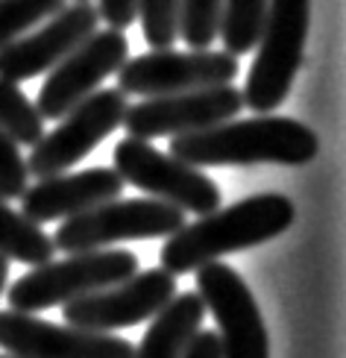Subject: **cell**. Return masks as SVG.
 I'll use <instances>...</instances> for the list:
<instances>
[{
  "label": "cell",
  "mask_w": 346,
  "mask_h": 358,
  "mask_svg": "<svg viewBox=\"0 0 346 358\" xmlns=\"http://www.w3.org/2000/svg\"><path fill=\"white\" fill-rule=\"evenodd\" d=\"M296 220V208L284 194H255L226 208H215L200 220L176 229L161 247V271L194 273L208 262H220L229 252H240L279 238Z\"/></svg>",
  "instance_id": "obj_1"
},
{
  "label": "cell",
  "mask_w": 346,
  "mask_h": 358,
  "mask_svg": "<svg viewBox=\"0 0 346 358\" xmlns=\"http://www.w3.org/2000/svg\"><path fill=\"white\" fill-rule=\"evenodd\" d=\"M171 156L194 168L217 165H308L320 153V138L311 127L279 115L247 121H223L200 132L171 138Z\"/></svg>",
  "instance_id": "obj_2"
},
{
  "label": "cell",
  "mask_w": 346,
  "mask_h": 358,
  "mask_svg": "<svg viewBox=\"0 0 346 358\" xmlns=\"http://www.w3.org/2000/svg\"><path fill=\"white\" fill-rule=\"evenodd\" d=\"M311 24V0H270L267 18L259 36L247 85L240 88L250 112L270 115L288 97L294 77L303 65L305 38Z\"/></svg>",
  "instance_id": "obj_3"
},
{
  "label": "cell",
  "mask_w": 346,
  "mask_h": 358,
  "mask_svg": "<svg viewBox=\"0 0 346 358\" xmlns=\"http://www.w3.org/2000/svg\"><path fill=\"white\" fill-rule=\"evenodd\" d=\"M138 256L129 250H85L71 252L62 262H44L24 273L6 291L12 311L36 315V311L65 306L92 291L112 288L117 282L138 273Z\"/></svg>",
  "instance_id": "obj_4"
},
{
  "label": "cell",
  "mask_w": 346,
  "mask_h": 358,
  "mask_svg": "<svg viewBox=\"0 0 346 358\" xmlns=\"http://www.w3.org/2000/svg\"><path fill=\"white\" fill-rule=\"evenodd\" d=\"M185 227V212L156 197L109 200L82 215L62 220L53 235V247L62 252L109 250L117 241H150V238H171Z\"/></svg>",
  "instance_id": "obj_5"
},
{
  "label": "cell",
  "mask_w": 346,
  "mask_h": 358,
  "mask_svg": "<svg viewBox=\"0 0 346 358\" xmlns=\"http://www.w3.org/2000/svg\"><path fill=\"white\" fill-rule=\"evenodd\" d=\"M115 173L124 179V185H135L147 191L150 197L171 203L182 212L208 215L220 208V188L203 168L185 165L182 159L156 150L150 141L124 138L115 147Z\"/></svg>",
  "instance_id": "obj_6"
},
{
  "label": "cell",
  "mask_w": 346,
  "mask_h": 358,
  "mask_svg": "<svg viewBox=\"0 0 346 358\" xmlns=\"http://www.w3.org/2000/svg\"><path fill=\"white\" fill-rule=\"evenodd\" d=\"M127 106V94L117 88H97L94 94H88L68 115L59 117L53 132H44L38 144H33V153L27 156L29 176L48 179L68 173V168L82 162L103 138L124 124Z\"/></svg>",
  "instance_id": "obj_7"
},
{
  "label": "cell",
  "mask_w": 346,
  "mask_h": 358,
  "mask_svg": "<svg viewBox=\"0 0 346 358\" xmlns=\"http://www.w3.org/2000/svg\"><path fill=\"white\" fill-rule=\"evenodd\" d=\"M238 56L226 50H188L173 48L150 50L144 56L127 59L117 71V92L138 97H161L194 92V88L229 85L238 77Z\"/></svg>",
  "instance_id": "obj_8"
},
{
  "label": "cell",
  "mask_w": 346,
  "mask_h": 358,
  "mask_svg": "<svg viewBox=\"0 0 346 358\" xmlns=\"http://www.w3.org/2000/svg\"><path fill=\"white\" fill-rule=\"evenodd\" d=\"M197 294L217 320L223 358H270V338L259 303L235 267L223 262L197 267Z\"/></svg>",
  "instance_id": "obj_9"
},
{
  "label": "cell",
  "mask_w": 346,
  "mask_h": 358,
  "mask_svg": "<svg viewBox=\"0 0 346 358\" xmlns=\"http://www.w3.org/2000/svg\"><path fill=\"white\" fill-rule=\"evenodd\" d=\"M176 296L173 273L153 267V271H138L129 279L117 282L112 288L92 291L77 296L62 306V315L68 326L92 332H115L127 326L153 320L159 311Z\"/></svg>",
  "instance_id": "obj_10"
},
{
  "label": "cell",
  "mask_w": 346,
  "mask_h": 358,
  "mask_svg": "<svg viewBox=\"0 0 346 358\" xmlns=\"http://www.w3.org/2000/svg\"><path fill=\"white\" fill-rule=\"evenodd\" d=\"M129 59V38L124 29H103L92 33L80 48H73L62 62L48 71L36 109L44 121H59L88 94H94L103 80L120 71Z\"/></svg>",
  "instance_id": "obj_11"
},
{
  "label": "cell",
  "mask_w": 346,
  "mask_h": 358,
  "mask_svg": "<svg viewBox=\"0 0 346 358\" xmlns=\"http://www.w3.org/2000/svg\"><path fill=\"white\" fill-rule=\"evenodd\" d=\"M244 109L240 88L212 85V88H194V92L147 97L135 106H127L124 124L129 138H161V136H185V132H200L208 127H217Z\"/></svg>",
  "instance_id": "obj_12"
},
{
  "label": "cell",
  "mask_w": 346,
  "mask_h": 358,
  "mask_svg": "<svg viewBox=\"0 0 346 358\" xmlns=\"http://www.w3.org/2000/svg\"><path fill=\"white\" fill-rule=\"evenodd\" d=\"M97 6L88 0H73L71 6L59 9L53 18L9 41L6 48H0V80L24 83L38 77V73H48L73 48H80L88 36L97 33Z\"/></svg>",
  "instance_id": "obj_13"
},
{
  "label": "cell",
  "mask_w": 346,
  "mask_h": 358,
  "mask_svg": "<svg viewBox=\"0 0 346 358\" xmlns=\"http://www.w3.org/2000/svg\"><path fill=\"white\" fill-rule=\"evenodd\" d=\"M0 347L18 358H132V344L112 332L59 326L24 311H0Z\"/></svg>",
  "instance_id": "obj_14"
},
{
  "label": "cell",
  "mask_w": 346,
  "mask_h": 358,
  "mask_svg": "<svg viewBox=\"0 0 346 358\" xmlns=\"http://www.w3.org/2000/svg\"><path fill=\"white\" fill-rule=\"evenodd\" d=\"M120 191H124V179L115 173V168L56 173L48 179H38L33 188L21 194V215L38 223V227L50 220H68L100 203L117 200Z\"/></svg>",
  "instance_id": "obj_15"
},
{
  "label": "cell",
  "mask_w": 346,
  "mask_h": 358,
  "mask_svg": "<svg viewBox=\"0 0 346 358\" xmlns=\"http://www.w3.org/2000/svg\"><path fill=\"white\" fill-rule=\"evenodd\" d=\"M203 317L206 306L197 291L176 294L153 317L132 358H182L188 341L200 332Z\"/></svg>",
  "instance_id": "obj_16"
},
{
  "label": "cell",
  "mask_w": 346,
  "mask_h": 358,
  "mask_svg": "<svg viewBox=\"0 0 346 358\" xmlns=\"http://www.w3.org/2000/svg\"><path fill=\"white\" fill-rule=\"evenodd\" d=\"M53 252H56L53 238L38 223L27 220L21 212H15L0 197V256L29 264V267H38L44 262H50Z\"/></svg>",
  "instance_id": "obj_17"
},
{
  "label": "cell",
  "mask_w": 346,
  "mask_h": 358,
  "mask_svg": "<svg viewBox=\"0 0 346 358\" xmlns=\"http://www.w3.org/2000/svg\"><path fill=\"white\" fill-rule=\"evenodd\" d=\"M270 0H223L217 38L232 56H247L259 44Z\"/></svg>",
  "instance_id": "obj_18"
},
{
  "label": "cell",
  "mask_w": 346,
  "mask_h": 358,
  "mask_svg": "<svg viewBox=\"0 0 346 358\" xmlns=\"http://www.w3.org/2000/svg\"><path fill=\"white\" fill-rule=\"evenodd\" d=\"M0 129L18 147H33L44 136V117L38 115L36 103H29L18 83L9 80H0Z\"/></svg>",
  "instance_id": "obj_19"
},
{
  "label": "cell",
  "mask_w": 346,
  "mask_h": 358,
  "mask_svg": "<svg viewBox=\"0 0 346 358\" xmlns=\"http://www.w3.org/2000/svg\"><path fill=\"white\" fill-rule=\"evenodd\" d=\"M223 0H179V38L191 50H208L217 41Z\"/></svg>",
  "instance_id": "obj_20"
},
{
  "label": "cell",
  "mask_w": 346,
  "mask_h": 358,
  "mask_svg": "<svg viewBox=\"0 0 346 358\" xmlns=\"http://www.w3.org/2000/svg\"><path fill=\"white\" fill-rule=\"evenodd\" d=\"M59 9H65V0H0V48L53 18Z\"/></svg>",
  "instance_id": "obj_21"
},
{
  "label": "cell",
  "mask_w": 346,
  "mask_h": 358,
  "mask_svg": "<svg viewBox=\"0 0 346 358\" xmlns=\"http://www.w3.org/2000/svg\"><path fill=\"white\" fill-rule=\"evenodd\" d=\"M138 21L153 50L173 48L179 41V0H138Z\"/></svg>",
  "instance_id": "obj_22"
},
{
  "label": "cell",
  "mask_w": 346,
  "mask_h": 358,
  "mask_svg": "<svg viewBox=\"0 0 346 358\" xmlns=\"http://www.w3.org/2000/svg\"><path fill=\"white\" fill-rule=\"evenodd\" d=\"M27 182H29L27 159L21 156L18 144L0 129V197H3L6 203L21 200V194L29 188Z\"/></svg>",
  "instance_id": "obj_23"
},
{
  "label": "cell",
  "mask_w": 346,
  "mask_h": 358,
  "mask_svg": "<svg viewBox=\"0 0 346 358\" xmlns=\"http://www.w3.org/2000/svg\"><path fill=\"white\" fill-rule=\"evenodd\" d=\"M97 15L112 29H127L138 21V0H100Z\"/></svg>",
  "instance_id": "obj_24"
},
{
  "label": "cell",
  "mask_w": 346,
  "mask_h": 358,
  "mask_svg": "<svg viewBox=\"0 0 346 358\" xmlns=\"http://www.w3.org/2000/svg\"><path fill=\"white\" fill-rule=\"evenodd\" d=\"M182 358H223L220 352V338L215 329H200L188 341Z\"/></svg>",
  "instance_id": "obj_25"
},
{
  "label": "cell",
  "mask_w": 346,
  "mask_h": 358,
  "mask_svg": "<svg viewBox=\"0 0 346 358\" xmlns=\"http://www.w3.org/2000/svg\"><path fill=\"white\" fill-rule=\"evenodd\" d=\"M6 276H9V259L0 256V294H3V288H6Z\"/></svg>",
  "instance_id": "obj_26"
},
{
  "label": "cell",
  "mask_w": 346,
  "mask_h": 358,
  "mask_svg": "<svg viewBox=\"0 0 346 358\" xmlns=\"http://www.w3.org/2000/svg\"><path fill=\"white\" fill-rule=\"evenodd\" d=\"M0 358H18V355H0Z\"/></svg>",
  "instance_id": "obj_27"
}]
</instances>
